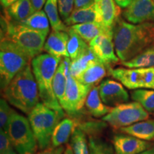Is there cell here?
<instances>
[{
    "instance_id": "obj_2",
    "label": "cell",
    "mask_w": 154,
    "mask_h": 154,
    "mask_svg": "<svg viewBox=\"0 0 154 154\" xmlns=\"http://www.w3.org/2000/svg\"><path fill=\"white\" fill-rule=\"evenodd\" d=\"M4 99L25 114L39 103V92L31 63L18 73L3 90Z\"/></svg>"
},
{
    "instance_id": "obj_18",
    "label": "cell",
    "mask_w": 154,
    "mask_h": 154,
    "mask_svg": "<svg viewBox=\"0 0 154 154\" xmlns=\"http://www.w3.org/2000/svg\"><path fill=\"white\" fill-rule=\"evenodd\" d=\"M70 58H63L61 61L56 72L53 82V89L57 99L62 107L64 103L65 92H66L67 76L69 72Z\"/></svg>"
},
{
    "instance_id": "obj_1",
    "label": "cell",
    "mask_w": 154,
    "mask_h": 154,
    "mask_svg": "<svg viewBox=\"0 0 154 154\" xmlns=\"http://www.w3.org/2000/svg\"><path fill=\"white\" fill-rule=\"evenodd\" d=\"M154 42V22L134 24L119 19L113 29L115 51L121 62L130 60Z\"/></svg>"
},
{
    "instance_id": "obj_32",
    "label": "cell",
    "mask_w": 154,
    "mask_h": 154,
    "mask_svg": "<svg viewBox=\"0 0 154 154\" xmlns=\"http://www.w3.org/2000/svg\"><path fill=\"white\" fill-rule=\"evenodd\" d=\"M90 154H115L113 146L105 140L90 137L88 138Z\"/></svg>"
},
{
    "instance_id": "obj_42",
    "label": "cell",
    "mask_w": 154,
    "mask_h": 154,
    "mask_svg": "<svg viewBox=\"0 0 154 154\" xmlns=\"http://www.w3.org/2000/svg\"><path fill=\"white\" fill-rule=\"evenodd\" d=\"M138 154H154V148H151V149L146 150L145 151L141 152Z\"/></svg>"
},
{
    "instance_id": "obj_24",
    "label": "cell",
    "mask_w": 154,
    "mask_h": 154,
    "mask_svg": "<svg viewBox=\"0 0 154 154\" xmlns=\"http://www.w3.org/2000/svg\"><path fill=\"white\" fill-rule=\"evenodd\" d=\"M99 61L97 56L92 51L90 47H88L76 59L71 60L69 74L74 77H76L88 66Z\"/></svg>"
},
{
    "instance_id": "obj_8",
    "label": "cell",
    "mask_w": 154,
    "mask_h": 154,
    "mask_svg": "<svg viewBox=\"0 0 154 154\" xmlns=\"http://www.w3.org/2000/svg\"><path fill=\"white\" fill-rule=\"evenodd\" d=\"M149 117V112L138 102H126L113 107L108 114L102 118L111 127L120 129L129 126Z\"/></svg>"
},
{
    "instance_id": "obj_36",
    "label": "cell",
    "mask_w": 154,
    "mask_h": 154,
    "mask_svg": "<svg viewBox=\"0 0 154 154\" xmlns=\"http://www.w3.org/2000/svg\"><path fill=\"white\" fill-rule=\"evenodd\" d=\"M64 151L65 147L63 146H59V147H54V146L50 145L47 149L41 150L36 154H63Z\"/></svg>"
},
{
    "instance_id": "obj_3",
    "label": "cell",
    "mask_w": 154,
    "mask_h": 154,
    "mask_svg": "<svg viewBox=\"0 0 154 154\" xmlns=\"http://www.w3.org/2000/svg\"><path fill=\"white\" fill-rule=\"evenodd\" d=\"M61 61V59L49 54H41L32 59L31 65L37 83L42 103L65 116V111L58 101L53 89L54 78Z\"/></svg>"
},
{
    "instance_id": "obj_23",
    "label": "cell",
    "mask_w": 154,
    "mask_h": 154,
    "mask_svg": "<svg viewBox=\"0 0 154 154\" xmlns=\"http://www.w3.org/2000/svg\"><path fill=\"white\" fill-rule=\"evenodd\" d=\"M107 67L101 61L93 63L75 78L82 84L94 86L106 75Z\"/></svg>"
},
{
    "instance_id": "obj_12",
    "label": "cell",
    "mask_w": 154,
    "mask_h": 154,
    "mask_svg": "<svg viewBox=\"0 0 154 154\" xmlns=\"http://www.w3.org/2000/svg\"><path fill=\"white\" fill-rule=\"evenodd\" d=\"M123 16L128 22L134 24L154 22V1L132 0L125 8Z\"/></svg>"
},
{
    "instance_id": "obj_11",
    "label": "cell",
    "mask_w": 154,
    "mask_h": 154,
    "mask_svg": "<svg viewBox=\"0 0 154 154\" xmlns=\"http://www.w3.org/2000/svg\"><path fill=\"white\" fill-rule=\"evenodd\" d=\"M89 47L105 66L110 69L111 65L120 60L115 51L113 33L97 36L89 42Z\"/></svg>"
},
{
    "instance_id": "obj_28",
    "label": "cell",
    "mask_w": 154,
    "mask_h": 154,
    "mask_svg": "<svg viewBox=\"0 0 154 154\" xmlns=\"http://www.w3.org/2000/svg\"><path fill=\"white\" fill-rule=\"evenodd\" d=\"M44 11L49 18L52 30L68 32L69 27L63 24L60 19L58 0H47L44 5Z\"/></svg>"
},
{
    "instance_id": "obj_37",
    "label": "cell",
    "mask_w": 154,
    "mask_h": 154,
    "mask_svg": "<svg viewBox=\"0 0 154 154\" xmlns=\"http://www.w3.org/2000/svg\"><path fill=\"white\" fill-rule=\"evenodd\" d=\"M95 2V0H74V8L76 9L91 5Z\"/></svg>"
},
{
    "instance_id": "obj_38",
    "label": "cell",
    "mask_w": 154,
    "mask_h": 154,
    "mask_svg": "<svg viewBox=\"0 0 154 154\" xmlns=\"http://www.w3.org/2000/svg\"><path fill=\"white\" fill-rule=\"evenodd\" d=\"M47 1V0H31V2L33 5L34 11H38L42 10V8L45 5Z\"/></svg>"
},
{
    "instance_id": "obj_33",
    "label": "cell",
    "mask_w": 154,
    "mask_h": 154,
    "mask_svg": "<svg viewBox=\"0 0 154 154\" xmlns=\"http://www.w3.org/2000/svg\"><path fill=\"white\" fill-rule=\"evenodd\" d=\"M15 112L16 111L11 109L8 102L4 98L1 99L0 100V127L2 130H4L5 132L7 131L9 122Z\"/></svg>"
},
{
    "instance_id": "obj_19",
    "label": "cell",
    "mask_w": 154,
    "mask_h": 154,
    "mask_svg": "<svg viewBox=\"0 0 154 154\" xmlns=\"http://www.w3.org/2000/svg\"><path fill=\"white\" fill-rule=\"evenodd\" d=\"M5 9L6 18L17 23L25 20L35 12L31 0H18Z\"/></svg>"
},
{
    "instance_id": "obj_4",
    "label": "cell",
    "mask_w": 154,
    "mask_h": 154,
    "mask_svg": "<svg viewBox=\"0 0 154 154\" xmlns=\"http://www.w3.org/2000/svg\"><path fill=\"white\" fill-rule=\"evenodd\" d=\"M2 23L5 25L2 38H7L14 42L24 50L32 59L41 54L44 50L47 35L17 22H11L6 17H2Z\"/></svg>"
},
{
    "instance_id": "obj_13",
    "label": "cell",
    "mask_w": 154,
    "mask_h": 154,
    "mask_svg": "<svg viewBox=\"0 0 154 154\" xmlns=\"http://www.w3.org/2000/svg\"><path fill=\"white\" fill-rule=\"evenodd\" d=\"M100 97L109 107H115L129 100V94L123 84L112 79H105L99 86Z\"/></svg>"
},
{
    "instance_id": "obj_6",
    "label": "cell",
    "mask_w": 154,
    "mask_h": 154,
    "mask_svg": "<svg viewBox=\"0 0 154 154\" xmlns=\"http://www.w3.org/2000/svg\"><path fill=\"white\" fill-rule=\"evenodd\" d=\"M63 118L64 116L47 107L42 102L29 113V121L40 150L47 149L51 145L54 130Z\"/></svg>"
},
{
    "instance_id": "obj_34",
    "label": "cell",
    "mask_w": 154,
    "mask_h": 154,
    "mask_svg": "<svg viewBox=\"0 0 154 154\" xmlns=\"http://www.w3.org/2000/svg\"><path fill=\"white\" fill-rule=\"evenodd\" d=\"M0 154H18L9 139L8 134L2 129L0 131Z\"/></svg>"
},
{
    "instance_id": "obj_10",
    "label": "cell",
    "mask_w": 154,
    "mask_h": 154,
    "mask_svg": "<svg viewBox=\"0 0 154 154\" xmlns=\"http://www.w3.org/2000/svg\"><path fill=\"white\" fill-rule=\"evenodd\" d=\"M93 86L82 84L68 74L63 109L70 116H76L85 105L87 96Z\"/></svg>"
},
{
    "instance_id": "obj_22",
    "label": "cell",
    "mask_w": 154,
    "mask_h": 154,
    "mask_svg": "<svg viewBox=\"0 0 154 154\" xmlns=\"http://www.w3.org/2000/svg\"><path fill=\"white\" fill-rule=\"evenodd\" d=\"M123 134L134 136L143 140L154 139V120H144L120 128Z\"/></svg>"
},
{
    "instance_id": "obj_25",
    "label": "cell",
    "mask_w": 154,
    "mask_h": 154,
    "mask_svg": "<svg viewBox=\"0 0 154 154\" xmlns=\"http://www.w3.org/2000/svg\"><path fill=\"white\" fill-rule=\"evenodd\" d=\"M18 23L31 29L42 32L47 36L49 32V25H51L47 14L43 10L35 11L29 18Z\"/></svg>"
},
{
    "instance_id": "obj_17",
    "label": "cell",
    "mask_w": 154,
    "mask_h": 154,
    "mask_svg": "<svg viewBox=\"0 0 154 154\" xmlns=\"http://www.w3.org/2000/svg\"><path fill=\"white\" fill-rule=\"evenodd\" d=\"M98 10L101 17L103 25L108 30L113 32L116 24L119 20L121 7L115 0H95Z\"/></svg>"
},
{
    "instance_id": "obj_20",
    "label": "cell",
    "mask_w": 154,
    "mask_h": 154,
    "mask_svg": "<svg viewBox=\"0 0 154 154\" xmlns=\"http://www.w3.org/2000/svg\"><path fill=\"white\" fill-rule=\"evenodd\" d=\"M76 128L75 122L72 119H61L54 130L51 145L54 147H59L68 143Z\"/></svg>"
},
{
    "instance_id": "obj_5",
    "label": "cell",
    "mask_w": 154,
    "mask_h": 154,
    "mask_svg": "<svg viewBox=\"0 0 154 154\" xmlns=\"http://www.w3.org/2000/svg\"><path fill=\"white\" fill-rule=\"evenodd\" d=\"M32 59L24 50L7 38H1L0 45V84L3 91L11 81Z\"/></svg>"
},
{
    "instance_id": "obj_21",
    "label": "cell",
    "mask_w": 154,
    "mask_h": 154,
    "mask_svg": "<svg viewBox=\"0 0 154 154\" xmlns=\"http://www.w3.org/2000/svg\"><path fill=\"white\" fill-rule=\"evenodd\" d=\"M85 106L88 113L96 118H103L112 109L102 101L99 95V86H93L91 88L86 99Z\"/></svg>"
},
{
    "instance_id": "obj_43",
    "label": "cell",
    "mask_w": 154,
    "mask_h": 154,
    "mask_svg": "<svg viewBox=\"0 0 154 154\" xmlns=\"http://www.w3.org/2000/svg\"><path fill=\"white\" fill-rule=\"evenodd\" d=\"M153 1H154V0H153Z\"/></svg>"
},
{
    "instance_id": "obj_9",
    "label": "cell",
    "mask_w": 154,
    "mask_h": 154,
    "mask_svg": "<svg viewBox=\"0 0 154 154\" xmlns=\"http://www.w3.org/2000/svg\"><path fill=\"white\" fill-rule=\"evenodd\" d=\"M113 78L128 89L154 88V67L110 69Z\"/></svg>"
},
{
    "instance_id": "obj_7",
    "label": "cell",
    "mask_w": 154,
    "mask_h": 154,
    "mask_svg": "<svg viewBox=\"0 0 154 154\" xmlns=\"http://www.w3.org/2000/svg\"><path fill=\"white\" fill-rule=\"evenodd\" d=\"M7 134L18 154H36L37 141L28 118L15 112L9 122Z\"/></svg>"
},
{
    "instance_id": "obj_16",
    "label": "cell",
    "mask_w": 154,
    "mask_h": 154,
    "mask_svg": "<svg viewBox=\"0 0 154 154\" xmlns=\"http://www.w3.org/2000/svg\"><path fill=\"white\" fill-rule=\"evenodd\" d=\"M64 22L69 26L84 23H97L103 25L101 17L100 16L96 2L86 7L74 9L70 16L64 21Z\"/></svg>"
},
{
    "instance_id": "obj_39",
    "label": "cell",
    "mask_w": 154,
    "mask_h": 154,
    "mask_svg": "<svg viewBox=\"0 0 154 154\" xmlns=\"http://www.w3.org/2000/svg\"><path fill=\"white\" fill-rule=\"evenodd\" d=\"M115 2L121 8H126L131 2L132 0H115Z\"/></svg>"
},
{
    "instance_id": "obj_31",
    "label": "cell",
    "mask_w": 154,
    "mask_h": 154,
    "mask_svg": "<svg viewBox=\"0 0 154 154\" xmlns=\"http://www.w3.org/2000/svg\"><path fill=\"white\" fill-rule=\"evenodd\" d=\"M131 98L140 103L148 112L154 111V91L138 88L131 92Z\"/></svg>"
},
{
    "instance_id": "obj_41",
    "label": "cell",
    "mask_w": 154,
    "mask_h": 154,
    "mask_svg": "<svg viewBox=\"0 0 154 154\" xmlns=\"http://www.w3.org/2000/svg\"><path fill=\"white\" fill-rule=\"evenodd\" d=\"M63 154H74V152H73V150L70 145L66 146V149H65V151L63 152Z\"/></svg>"
},
{
    "instance_id": "obj_35",
    "label": "cell",
    "mask_w": 154,
    "mask_h": 154,
    "mask_svg": "<svg viewBox=\"0 0 154 154\" xmlns=\"http://www.w3.org/2000/svg\"><path fill=\"white\" fill-rule=\"evenodd\" d=\"M59 14L64 22L70 16L74 8V0H58Z\"/></svg>"
},
{
    "instance_id": "obj_14",
    "label": "cell",
    "mask_w": 154,
    "mask_h": 154,
    "mask_svg": "<svg viewBox=\"0 0 154 154\" xmlns=\"http://www.w3.org/2000/svg\"><path fill=\"white\" fill-rule=\"evenodd\" d=\"M113 146L115 154H138L151 149L146 140L128 134H117L113 137Z\"/></svg>"
},
{
    "instance_id": "obj_29",
    "label": "cell",
    "mask_w": 154,
    "mask_h": 154,
    "mask_svg": "<svg viewBox=\"0 0 154 154\" xmlns=\"http://www.w3.org/2000/svg\"><path fill=\"white\" fill-rule=\"evenodd\" d=\"M68 34L69 35V39L67 50L71 60H74L89 46L87 44V42L84 41L82 36L71 26L69 27Z\"/></svg>"
},
{
    "instance_id": "obj_15",
    "label": "cell",
    "mask_w": 154,
    "mask_h": 154,
    "mask_svg": "<svg viewBox=\"0 0 154 154\" xmlns=\"http://www.w3.org/2000/svg\"><path fill=\"white\" fill-rule=\"evenodd\" d=\"M69 39L68 32L52 30L46 40L44 51L59 59L69 58L67 46Z\"/></svg>"
},
{
    "instance_id": "obj_40",
    "label": "cell",
    "mask_w": 154,
    "mask_h": 154,
    "mask_svg": "<svg viewBox=\"0 0 154 154\" xmlns=\"http://www.w3.org/2000/svg\"><path fill=\"white\" fill-rule=\"evenodd\" d=\"M18 0H1V4L5 9H7L9 6L14 3Z\"/></svg>"
},
{
    "instance_id": "obj_30",
    "label": "cell",
    "mask_w": 154,
    "mask_h": 154,
    "mask_svg": "<svg viewBox=\"0 0 154 154\" xmlns=\"http://www.w3.org/2000/svg\"><path fill=\"white\" fill-rule=\"evenodd\" d=\"M70 146L74 154H90L87 137L82 128H75L71 138Z\"/></svg>"
},
{
    "instance_id": "obj_26",
    "label": "cell",
    "mask_w": 154,
    "mask_h": 154,
    "mask_svg": "<svg viewBox=\"0 0 154 154\" xmlns=\"http://www.w3.org/2000/svg\"><path fill=\"white\" fill-rule=\"evenodd\" d=\"M71 27L76 31L83 39L89 43L92 39L97 36L106 33H113V32L108 30L103 25L97 23H84V24H75Z\"/></svg>"
},
{
    "instance_id": "obj_27",
    "label": "cell",
    "mask_w": 154,
    "mask_h": 154,
    "mask_svg": "<svg viewBox=\"0 0 154 154\" xmlns=\"http://www.w3.org/2000/svg\"><path fill=\"white\" fill-rule=\"evenodd\" d=\"M127 68H150L154 67V42L139 54L130 60L121 62Z\"/></svg>"
}]
</instances>
